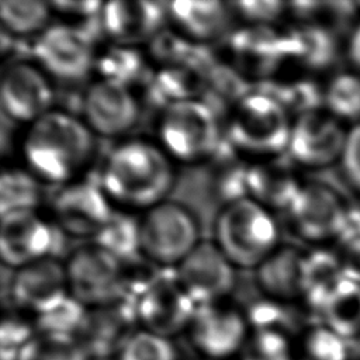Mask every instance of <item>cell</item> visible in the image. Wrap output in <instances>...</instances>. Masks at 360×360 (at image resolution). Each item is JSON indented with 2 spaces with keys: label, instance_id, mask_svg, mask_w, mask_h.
Segmentation results:
<instances>
[{
  "label": "cell",
  "instance_id": "cell-1",
  "mask_svg": "<svg viewBox=\"0 0 360 360\" xmlns=\"http://www.w3.org/2000/svg\"><path fill=\"white\" fill-rule=\"evenodd\" d=\"M174 179V162L158 142L132 138L110 150L100 186L114 208L145 212L166 200Z\"/></svg>",
  "mask_w": 360,
  "mask_h": 360
},
{
  "label": "cell",
  "instance_id": "cell-2",
  "mask_svg": "<svg viewBox=\"0 0 360 360\" xmlns=\"http://www.w3.org/2000/svg\"><path fill=\"white\" fill-rule=\"evenodd\" d=\"M21 156L28 172L48 184H68L79 179L96 150L94 134L82 118L52 108L27 125Z\"/></svg>",
  "mask_w": 360,
  "mask_h": 360
},
{
  "label": "cell",
  "instance_id": "cell-3",
  "mask_svg": "<svg viewBox=\"0 0 360 360\" xmlns=\"http://www.w3.org/2000/svg\"><path fill=\"white\" fill-rule=\"evenodd\" d=\"M212 232L214 243L236 269H256L280 245L273 212L249 197L225 202Z\"/></svg>",
  "mask_w": 360,
  "mask_h": 360
},
{
  "label": "cell",
  "instance_id": "cell-4",
  "mask_svg": "<svg viewBox=\"0 0 360 360\" xmlns=\"http://www.w3.org/2000/svg\"><path fill=\"white\" fill-rule=\"evenodd\" d=\"M292 114L271 94L252 91L235 101L226 125L229 142L242 156L256 160L287 152Z\"/></svg>",
  "mask_w": 360,
  "mask_h": 360
},
{
  "label": "cell",
  "instance_id": "cell-5",
  "mask_svg": "<svg viewBox=\"0 0 360 360\" xmlns=\"http://www.w3.org/2000/svg\"><path fill=\"white\" fill-rule=\"evenodd\" d=\"M221 139L212 108L198 98L166 105L158 122V143L173 162L195 165L214 158Z\"/></svg>",
  "mask_w": 360,
  "mask_h": 360
},
{
  "label": "cell",
  "instance_id": "cell-6",
  "mask_svg": "<svg viewBox=\"0 0 360 360\" xmlns=\"http://www.w3.org/2000/svg\"><path fill=\"white\" fill-rule=\"evenodd\" d=\"M200 242L195 215L177 201L165 200L139 219V253L158 266L176 267Z\"/></svg>",
  "mask_w": 360,
  "mask_h": 360
},
{
  "label": "cell",
  "instance_id": "cell-7",
  "mask_svg": "<svg viewBox=\"0 0 360 360\" xmlns=\"http://www.w3.org/2000/svg\"><path fill=\"white\" fill-rule=\"evenodd\" d=\"M65 271L69 294L86 308L112 305L124 295V262L96 242L75 249Z\"/></svg>",
  "mask_w": 360,
  "mask_h": 360
},
{
  "label": "cell",
  "instance_id": "cell-8",
  "mask_svg": "<svg viewBox=\"0 0 360 360\" xmlns=\"http://www.w3.org/2000/svg\"><path fill=\"white\" fill-rule=\"evenodd\" d=\"M32 53L35 63L49 77L63 82L84 79L97 59L90 37L69 22L46 27L34 38Z\"/></svg>",
  "mask_w": 360,
  "mask_h": 360
},
{
  "label": "cell",
  "instance_id": "cell-9",
  "mask_svg": "<svg viewBox=\"0 0 360 360\" xmlns=\"http://www.w3.org/2000/svg\"><path fill=\"white\" fill-rule=\"evenodd\" d=\"M246 314L224 301L200 305L187 328L191 349L205 360H225L240 353L249 338Z\"/></svg>",
  "mask_w": 360,
  "mask_h": 360
},
{
  "label": "cell",
  "instance_id": "cell-10",
  "mask_svg": "<svg viewBox=\"0 0 360 360\" xmlns=\"http://www.w3.org/2000/svg\"><path fill=\"white\" fill-rule=\"evenodd\" d=\"M347 128L323 107L294 115L287 152L305 169L339 163Z\"/></svg>",
  "mask_w": 360,
  "mask_h": 360
},
{
  "label": "cell",
  "instance_id": "cell-11",
  "mask_svg": "<svg viewBox=\"0 0 360 360\" xmlns=\"http://www.w3.org/2000/svg\"><path fill=\"white\" fill-rule=\"evenodd\" d=\"M51 211L60 232L94 239L114 214V205L100 183L77 179L60 186L51 202Z\"/></svg>",
  "mask_w": 360,
  "mask_h": 360
},
{
  "label": "cell",
  "instance_id": "cell-12",
  "mask_svg": "<svg viewBox=\"0 0 360 360\" xmlns=\"http://www.w3.org/2000/svg\"><path fill=\"white\" fill-rule=\"evenodd\" d=\"M347 202L330 186L321 181H305L288 208L292 231L305 242L321 246L336 242Z\"/></svg>",
  "mask_w": 360,
  "mask_h": 360
},
{
  "label": "cell",
  "instance_id": "cell-13",
  "mask_svg": "<svg viewBox=\"0 0 360 360\" xmlns=\"http://www.w3.org/2000/svg\"><path fill=\"white\" fill-rule=\"evenodd\" d=\"M174 269L176 280L197 307L224 301L236 283V267L214 240H201Z\"/></svg>",
  "mask_w": 360,
  "mask_h": 360
},
{
  "label": "cell",
  "instance_id": "cell-14",
  "mask_svg": "<svg viewBox=\"0 0 360 360\" xmlns=\"http://www.w3.org/2000/svg\"><path fill=\"white\" fill-rule=\"evenodd\" d=\"M55 226L38 210L1 215L0 256L4 266L17 270L46 257H55Z\"/></svg>",
  "mask_w": 360,
  "mask_h": 360
},
{
  "label": "cell",
  "instance_id": "cell-15",
  "mask_svg": "<svg viewBox=\"0 0 360 360\" xmlns=\"http://www.w3.org/2000/svg\"><path fill=\"white\" fill-rule=\"evenodd\" d=\"M51 77L35 63L15 60L1 75L0 104L6 117L30 125L53 108Z\"/></svg>",
  "mask_w": 360,
  "mask_h": 360
},
{
  "label": "cell",
  "instance_id": "cell-16",
  "mask_svg": "<svg viewBox=\"0 0 360 360\" xmlns=\"http://www.w3.org/2000/svg\"><path fill=\"white\" fill-rule=\"evenodd\" d=\"M197 305L174 278L152 281L135 298V318L142 329L172 338L187 328Z\"/></svg>",
  "mask_w": 360,
  "mask_h": 360
},
{
  "label": "cell",
  "instance_id": "cell-17",
  "mask_svg": "<svg viewBox=\"0 0 360 360\" xmlns=\"http://www.w3.org/2000/svg\"><path fill=\"white\" fill-rule=\"evenodd\" d=\"M82 112V120L94 135L112 138L129 132L136 125L139 103L131 87L97 79L83 94Z\"/></svg>",
  "mask_w": 360,
  "mask_h": 360
},
{
  "label": "cell",
  "instance_id": "cell-18",
  "mask_svg": "<svg viewBox=\"0 0 360 360\" xmlns=\"http://www.w3.org/2000/svg\"><path fill=\"white\" fill-rule=\"evenodd\" d=\"M11 304L35 316L69 297L65 263L46 257L14 270L10 280Z\"/></svg>",
  "mask_w": 360,
  "mask_h": 360
},
{
  "label": "cell",
  "instance_id": "cell-19",
  "mask_svg": "<svg viewBox=\"0 0 360 360\" xmlns=\"http://www.w3.org/2000/svg\"><path fill=\"white\" fill-rule=\"evenodd\" d=\"M165 17L158 3L146 0H111L100 11L101 28L111 42L134 48L153 39Z\"/></svg>",
  "mask_w": 360,
  "mask_h": 360
},
{
  "label": "cell",
  "instance_id": "cell-20",
  "mask_svg": "<svg viewBox=\"0 0 360 360\" xmlns=\"http://www.w3.org/2000/svg\"><path fill=\"white\" fill-rule=\"evenodd\" d=\"M305 181L298 172L280 158L256 160L248 165L246 197L267 210L277 211L291 207Z\"/></svg>",
  "mask_w": 360,
  "mask_h": 360
},
{
  "label": "cell",
  "instance_id": "cell-21",
  "mask_svg": "<svg viewBox=\"0 0 360 360\" xmlns=\"http://www.w3.org/2000/svg\"><path fill=\"white\" fill-rule=\"evenodd\" d=\"M307 253L292 245H278L256 269L255 280L263 295L287 302L304 297Z\"/></svg>",
  "mask_w": 360,
  "mask_h": 360
},
{
  "label": "cell",
  "instance_id": "cell-22",
  "mask_svg": "<svg viewBox=\"0 0 360 360\" xmlns=\"http://www.w3.org/2000/svg\"><path fill=\"white\" fill-rule=\"evenodd\" d=\"M112 305L91 308L87 311L84 323L76 339L84 347L90 359H111L118 356L120 350L135 332L131 326L135 322V311L124 305L112 309Z\"/></svg>",
  "mask_w": 360,
  "mask_h": 360
},
{
  "label": "cell",
  "instance_id": "cell-23",
  "mask_svg": "<svg viewBox=\"0 0 360 360\" xmlns=\"http://www.w3.org/2000/svg\"><path fill=\"white\" fill-rule=\"evenodd\" d=\"M233 11L228 3L179 0L167 4L166 17L173 30L190 42L205 44L225 35Z\"/></svg>",
  "mask_w": 360,
  "mask_h": 360
},
{
  "label": "cell",
  "instance_id": "cell-24",
  "mask_svg": "<svg viewBox=\"0 0 360 360\" xmlns=\"http://www.w3.org/2000/svg\"><path fill=\"white\" fill-rule=\"evenodd\" d=\"M231 48L236 65L259 76L271 73V69L290 59L287 34L280 35L269 25L246 27L233 35Z\"/></svg>",
  "mask_w": 360,
  "mask_h": 360
},
{
  "label": "cell",
  "instance_id": "cell-25",
  "mask_svg": "<svg viewBox=\"0 0 360 360\" xmlns=\"http://www.w3.org/2000/svg\"><path fill=\"white\" fill-rule=\"evenodd\" d=\"M319 314L323 325L347 342L360 340V284L343 277Z\"/></svg>",
  "mask_w": 360,
  "mask_h": 360
},
{
  "label": "cell",
  "instance_id": "cell-26",
  "mask_svg": "<svg viewBox=\"0 0 360 360\" xmlns=\"http://www.w3.org/2000/svg\"><path fill=\"white\" fill-rule=\"evenodd\" d=\"M323 108L349 125L360 121V72L340 70L322 89Z\"/></svg>",
  "mask_w": 360,
  "mask_h": 360
},
{
  "label": "cell",
  "instance_id": "cell-27",
  "mask_svg": "<svg viewBox=\"0 0 360 360\" xmlns=\"http://www.w3.org/2000/svg\"><path fill=\"white\" fill-rule=\"evenodd\" d=\"M51 14L49 1L3 0L0 3L1 25L15 37H38L51 25Z\"/></svg>",
  "mask_w": 360,
  "mask_h": 360
},
{
  "label": "cell",
  "instance_id": "cell-28",
  "mask_svg": "<svg viewBox=\"0 0 360 360\" xmlns=\"http://www.w3.org/2000/svg\"><path fill=\"white\" fill-rule=\"evenodd\" d=\"M39 183L27 169H3L0 176V214L38 210L41 202Z\"/></svg>",
  "mask_w": 360,
  "mask_h": 360
},
{
  "label": "cell",
  "instance_id": "cell-29",
  "mask_svg": "<svg viewBox=\"0 0 360 360\" xmlns=\"http://www.w3.org/2000/svg\"><path fill=\"white\" fill-rule=\"evenodd\" d=\"M93 242L124 262L139 252V221H135L127 211L114 212Z\"/></svg>",
  "mask_w": 360,
  "mask_h": 360
},
{
  "label": "cell",
  "instance_id": "cell-30",
  "mask_svg": "<svg viewBox=\"0 0 360 360\" xmlns=\"http://www.w3.org/2000/svg\"><path fill=\"white\" fill-rule=\"evenodd\" d=\"M87 315V308L72 295L58 305L35 316V330L44 335L73 336L82 329Z\"/></svg>",
  "mask_w": 360,
  "mask_h": 360
},
{
  "label": "cell",
  "instance_id": "cell-31",
  "mask_svg": "<svg viewBox=\"0 0 360 360\" xmlns=\"http://www.w3.org/2000/svg\"><path fill=\"white\" fill-rule=\"evenodd\" d=\"M17 360H90V356L73 336L38 333L21 350Z\"/></svg>",
  "mask_w": 360,
  "mask_h": 360
},
{
  "label": "cell",
  "instance_id": "cell-32",
  "mask_svg": "<svg viewBox=\"0 0 360 360\" xmlns=\"http://www.w3.org/2000/svg\"><path fill=\"white\" fill-rule=\"evenodd\" d=\"M295 360H349V342L326 325L309 328Z\"/></svg>",
  "mask_w": 360,
  "mask_h": 360
},
{
  "label": "cell",
  "instance_id": "cell-33",
  "mask_svg": "<svg viewBox=\"0 0 360 360\" xmlns=\"http://www.w3.org/2000/svg\"><path fill=\"white\" fill-rule=\"evenodd\" d=\"M100 79L112 80L129 87L131 80L136 79L142 70V58L134 46L115 45L104 52L97 55L96 66Z\"/></svg>",
  "mask_w": 360,
  "mask_h": 360
},
{
  "label": "cell",
  "instance_id": "cell-34",
  "mask_svg": "<svg viewBox=\"0 0 360 360\" xmlns=\"http://www.w3.org/2000/svg\"><path fill=\"white\" fill-rule=\"evenodd\" d=\"M117 360H179L169 338L136 329L120 350Z\"/></svg>",
  "mask_w": 360,
  "mask_h": 360
},
{
  "label": "cell",
  "instance_id": "cell-35",
  "mask_svg": "<svg viewBox=\"0 0 360 360\" xmlns=\"http://www.w3.org/2000/svg\"><path fill=\"white\" fill-rule=\"evenodd\" d=\"M240 360H295L285 332L257 329L240 350Z\"/></svg>",
  "mask_w": 360,
  "mask_h": 360
},
{
  "label": "cell",
  "instance_id": "cell-36",
  "mask_svg": "<svg viewBox=\"0 0 360 360\" xmlns=\"http://www.w3.org/2000/svg\"><path fill=\"white\" fill-rule=\"evenodd\" d=\"M37 335L35 326L15 316H4L1 323V360H17L21 350Z\"/></svg>",
  "mask_w": 360,
  "mask_h": 360
},
{
  "label": "cell",
  "instance_id": "cell-37",
  "mask_svg": "<svg viewBox=\"0 0 360 360\" xmlns=\"http://www.w3.org/2000/svg\"><path fill=\"white\" fill-rule=\"evenodd\" d=\"M339 166L346 181L360 193V121L346 131Z\"/></svg>",
  "mask_w": 360,
  "mask_h": 360
},
{
  "label": "cell",
  "instance_id": "cell-38",
  "mask_svg": "<svg viewBox=\"0 0 360 360\" xmlns=\"http://www.w3.org/2000/svg\"><path fill=\"white\" fill-rule=\"evenodd\" d=\"M233 14L242 17L250 25H270L285 8L280 1H239L229 3Z\"/></svg>",
  "mask_w": 360,
  "mask_h": 360
},
{
  "label": "cell",
  "instance_id": "cell-39",
  "mask_svg": "<svg viewBox=\"0 0 360 360\" xmlns=\"http://www.w3.org/2000/svg\"><path fill=\"white\" fill-rule=\"evenodd\" d=\"M52 13L62 14L69 18L82 20L87 17H93L94 14H100L103 4L101 1L96 0H82V1H72V0H59V1H49Z\"/></svg>",
  "mask_w": 360,
  "mask_h": 360
},
{
  "label": "cell",
  "instance_id": "cell-40",
  "mask_svg": "<svg viewBox=\"0 0 360 360\" xmlns=\"http://www.w3.org/2000/svg\"><path fill=\"white\" fill-rule=\"evenodd\" d=\"M335 252L340 260L343 276L360 284V243L338 245Z\"/></svg>",
  "mask_w": 360,
  "mask_h": 360
},
{
  "label": "cell",
  "instance_id": "cell-41",
  "mask_svg": "<svg viewBox=\"0 0 360 360\" xmlns=\"http://www.w3.org/2000/svg\"><path fill=\"white\" fill-rule=\"evenodd\" d=\"M336 243H360V205L347 204Z\"/></svg>",
  "mask_w": 360,
  "mask_h": 360
},
{
  "label": "cell",
  "instance_id": "cell-42",
  "mask_svg": "<svg viewBox=\"0 0 360 360\" xmlns=\"http://www.w3.org/2000/svg\"><path fill=\"white\" fill-rule=\"evenodd\" d=\"M346 53L353 65V69L360 72V20L350 30L346 42Z\"/></svg>",
  "mask_w": 360,
  "mask_h": 360
}]
</instances>
